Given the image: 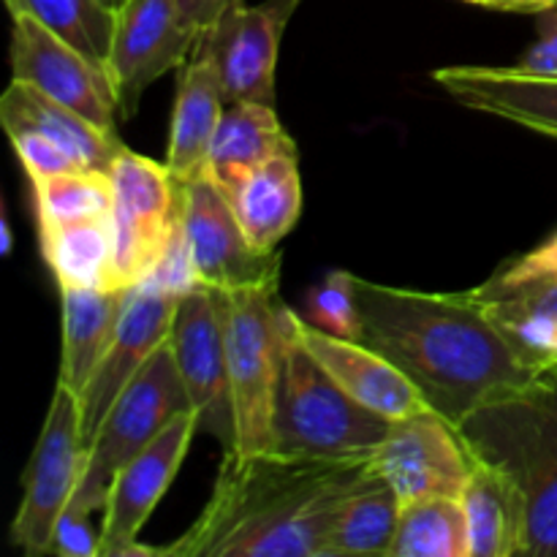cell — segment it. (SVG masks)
<instances>
[{
	"label": "cell",
	"instance_id": "5bb4252c",
	"mask_svg": "<svg viewBox=\"0 0 557 557\" xmlns=\"http://www.w3.org/2000/svg\"><path fill=\"white\" fill-rule=\"evenodd\" d=\"M302 0H264L237 5L218 25L201 33L212 54L228 103L256 101L275 107V69L281 38Z\"/></svg>",
	"mask_w": 557,
	"mask_h": 557
},
{
	"label": "cell",
	"instance_id": "277c9868",
	"mask_svg": "<svg viewBox=\"0 0 557 557\" xmlns=\"http://www.w3.org/2000/svg\"><path fill=\"white\" fill-rule=\"evenodd\" d=\"M292 308L286 310L283 362L277 379L275 449L305 457H359L373 455L386 438L392 422L354 400L313 354L299 343Z\"/></svg>",
	"mask_w": 557,
	"mask_h": 557
},
{
	"label": "cell",
	"instance_id": "1f68e13d",
	"mask_svg": "<svg viewBox=\"0 0 557 557\" xmlns=\"http://www.w3.org/2000/svg\"><path fill=\"white\" fill-rule=\"evenodd\" d=\"M96 511L69 500L54 522L47 555L60 557H101V528H92Z\"/></svg>",
	"mask_w": 557,
	"mask_h": 557
},
{
	"label": "cell",
	"instance_id": "6da1fadb",
	"mask_svg": "<svg viewBox=\"0 0 557 557\" xmlns=\"http://www.w3.org/2000/svg\"><path fill=\"white\" fill-rule=\"evenodd\" d=\"M373 455L226 451L210 500L166 557H321L337 515L375 479Z\"/></svg>",
	"mask_w": 557,
	"mask_h": 557
},
{
	"label": "cell",
	"instance_id": "ffe728a7",
	"mask_svg": "<svg viewBox=\"0 0 557 557\" xmlns=\"http://www.w3.org/2000/svg\"><path fill=\"white\" fill-rule=\"evenodd\" d=\"M0 123L5 134L11 131H38L54 145L63 147L79 169H98L109 172L114 158L125 150L117 131H107L90 123L74 109L63 107L54 98L44 96L25 82L11 79L0 98Z\"/></svg>",
	"mask_w": 557,
	"mask_h": 557
},
{
	"label": "cell",
	"instance_id": "d6a6232c",
	"mask_svg": "<svg viewBox=\"0 0 557 557\" xmlns=\"http://www.w3.org/2000/svg\"><path fill=\"white\" fill-rule=\"evenodd\" d=\"M9 139L16 158H20L22 169H25L27 177H30V183L79 169L63 147L54 145L52 139H47V136L38 134V131H11Z\"/></svg>",
	"mask_w": 557,
	"mask_h": 557
},
{
	"label": "cell",
	"instance_id": "d4e9b609",
	"mask_svg": "<svg viewBox=\"0 0 557 557\" xmlns=\"http://www.w3.org/2000/svg\"><path fill=\"white\" fill-rule=\"evenodd\" d=\"M234 215L256 250L272 253L288 237L302 212V180L297 150L261 163L232 196Z\"/></svg>",
	"mask_w": 557,
	"mask_h": 557
},
{
	"label": "cell",
	"instance_id": "9c48e42d",
	"mask_svg": "<svg viewBox=\"0 0 557 557\" xmlns=\"http://www.w3.org/2000/svg\"><path fill=\"white\" fill-rule=\"evenodd\" d=\"M373 468L400 504L422 498H460L473 471L466 435L433 408L392 422L375 446Z\"/></svg>",
	"mask_w": 557,
	"mask_h": 557
},
{
	"label": "cell",
	"instance_id": "52a82bcc",
	"mask_svg": "<svg viewBox=\"0 0 557 557\" xmlns=\"http://www.w3.org/2000/svg\"><path fill=\"white\" fill-rule=\"evenodd\" d=\"M112 177L114 288L147 281L183 226V183L166 163L125 147L109 166Z\"/></svg>",
	"mask_w": 557,
	"mask_h": 557
},
{
	"label": "cell",
	"instance_id": "e0dca14e",
	"mask_svg": "<svg viewBox=\"0 0 557 557\" xmlns=\"http://www.w3.org/2000/svg\"><path fill=\"white\" fill-rule=\"evenodd\" d=\"M433 79L460 107L557 139V74H531L520 65H446Z\"/></svg>",
	"mask_w": 557,
	"mask_h": 557
},
{
	"label": "cell",
	"instance_id": "8992f818",
	"mask_svg": "<svg viewBox=\"0 0 557 557\" xmlns=\"http://www.w3.org/2000/svg\"><path fill=\"white\" fill-rule=\"evenodd\" d=\"M190 408L188 389L180 375L172 343H163L134 381L120 392L114 406L103 417L101 428L85 449L79 482L71 500L90 511L107 509L109 487L125 462L134 460L145 446H150L180 413Z\"/></svg>",
	"mask_w": 557,
	"mask_h": 557
},
{
	"label": "cell",
	"instance_id": "f546056e",
	"mask_svg": "<svg viewBox=\"0 0 557 557\" xmlns=\"http://www.w3.org/2000/svg\"><path fill=\"white\" fill-rule=\"evenodd\" d=\"M33 201H36L38 234L82 221L112 218V177L98 169H74L36 180Z\"/></svg>",
	"mask_w": 557,
	"mask_h": 557
},
{
	"label": "cell",
	"instance_id": "ba28073f",
	"mask_svg": "<svg viewBox=\"0 0 557 557\" xmlns=\"http://www.w3.org/2000/svg\"><path fill=\"white\" fill-rule=\"evenodd\" d=\"M85 466L79 397L54 386L36 449L22 473V504L11 522V544L33 555H47L54 522L69 506Z\"/></svg>",
	"mask_w": 557,
	"mask_h": 557
},
{
	"label": "cell",
	"instance_id": "d6986e66",
	"mask_svg": "<svg viewBox=\"0 0 557 557\" xmlns=\"http://www.w3.org/2000/svg\"><path fill=\"white\" fill-rule=\"evenodd\" d=\"M226 107V92H223L212 54L199 41L196 52L183 65L172 128H169L166 166L180 183H188L205 172L207 156H210L212 139H215Z\"/></svg>",
	"mask_w": 557,
	"mask_h": 557
},
{
	"label": "cell",
	"instance_id": "7a4b0ae2",
	"mask_svg": "<svg viewBox=\"0 0 557 557\" xmlns=\"http://www.w3.org/2000/svg\"><path fill=\"white\" fill-rule=\"evenodd\" d=\"M357 299L362 343L400 368L428 406L457 428L542 379L517 357L473 292H413L357 277Z\"/></svg>",
	"mask_w": 557,
	"mask_h": 557
},
{
	"label": "cell",
	"instance_id": "e575fe53",
	"mask_svg": "<svg viewBox=\"0 0 557 557\" xmlns=\"http://www.w3.org/2000/svg\"><path fill=\"white\" fill-rule=\"evenodd\" d=\"M539 38L520 58V69L531 74H557V9L536 14Z\"/></svg>",
	"mask_w": 557,
	"mask_h": 557
},
{
	"label": "cell",
	"instance_id": "ac0fdd59",
	"mask_svg": "<svg viewBox=\"0 0 557 557\" xmlns=\"http://www.w3.org/2000/svg\"><path fill=\"white\" fill-rule=\"evenodd\" d=\"M294 326H297L299 343L313 354L315 362L354 400L362 403L379 417L397 422V419H406L430 408L422 392L408 381V375L400 368H395L389 359L381 357L375 348H370L368 343L348 341V337H337L332 332L319 330L299 313L294 319Z\"/></svg>",
	"mask_w": 557,
	"mask_h": 557
},
{
	"label": "cell",
	"instance_id": "4fadbf2b",
	"mask_svg": "<svg viewBox=\"0 0 557 557\" xmlns=\"http://www.w3.org/2000/svg\"><path fill=\"white\" fill-rule=\"evenodd\" d=\"M201 33L180 11L177 0H128L117 11L107 71L120 98V114L131 117L152 82L183 69Z\"/></svg>",
	"mask_w": 557,
	"mask_h": 557
},
{
	"label": "cell",
	"instance_id": "7402d4cb",
	"mask_svg": "<svg viewBox=\"0 0 557 557\" xmlns=\"http://www.w3.org/2000/svg\"><path fill=\"white\" fill-rule=\"evenodd\" d=\"M476 299L517 357L536 373H557V281L479 286Z\"/></svg>",
	"mask_w": 557,
	"mask_h": 557
},
{
	"label": "cell",
	"instance_id": "74e56055",
	"mask_svg": "<svg viewBox=\"0 0 557 557\" xmlns=\"http://www.w3.org/2000/svg\"><path fill=\"white\" fill-rule=\"evenodd\" d=\"M462 3H473V5H487V9H495L498 0H462Z\"/></svg>",
	"mask_w": 557,
	"mask_h": 557
},
{
	"label": "cell",
	"instance_id": "603a6c76",
	"mask_svg": "<svg viewBox=\"0 0 557 557\" xmlns=\"http://www.w3.org/2000/svg\"><path fill=\"white\" fill-rule=\"evenodd\" d=\"M128 299V288H60V379L58 384L74 392H85L101 364L120 313Z\"/></svg>",
	"mask_w": 557,
	"mask_h": 557
},
{
	"label": "cell",
	"instance_id": "83f0119b",
	"mask_svg": "<svg viewBox=\"0 0 557 557\" xmlns=\"http://www.w3.org/2000/svg\"><path fill=\"white\" fill-rule=\"evenodd\" d=\"M392 557H471L462 500L422 498L403 504Z\"/></svg>",
	"mask_w": 557,
	"mask_h": 557
},
{
	"label": "cell",
	"instance_id": "cb8c5ba5",
	"mask_svg": "<svg viewBox=\"0 0 557 557\" xmlns=\"http://www.w3.org/2000/svg\"><path fill=\"white\" fill-rule=\"evenodd\" d=\"M468 517L471 557H515L525 553V498L504 468L473 457V471L460 495Z\"/></svg>",
	"mask_w": 557,
	"mask_h": 557
},
{
	"label": "cell",
	"instance_id": "3957f363",
	"mask_svg": "<svg viewBox=\"0 0 557 557\" xmlns=\"http://www.w3.org/2000/svg\"><path fill=\"white\" fill-rule=\"evenodd\" d=\"M473 457L504 468L525 498V553L557 557V373L460 424Z\"/></svg>",
	"mask_w": 557,
	"mask_h": 557
},
{
	"label": "cell",
	"instance_id": "f1b7e54d",
	"mask_svg": "<svg viewBox=\"0 0 557 557\" xmlns=\"http://www.w3.org/2000/svg\"><path fill=\"white\" fill-rule=\"evenodd\" d=\"M11 16H30L107 69L117 11L103 0H5Z\"/></svg>",
	"mask_w": 557,
	"mask_h": 557
},
{
	"label": "cell",
	"instance_id": "7c38bea8",
	"mask_svg": "<svg viewBox=\"0 0 557 557\" xmlns=\"http://www.w3.org/2000/svg\"><path fill=\"white\" fill-rule=\"evenodd\" d=\"M11 74L16 82L36 87L44 96L74 109L90 123L117 131L114 120L120 98L101 63L87 58L69 41L30 16H11Z\"/></svg>",
	"mask_w": 557,
	"mask_h": 557
},
{
	"label": "cell",
	"instance_id": "5b68a950",
	"mask_svg": "<svg viewBox=\"0 0 557 557\" xmlns=\"http://www.w3.org/2000/svg\"><path fill=\"white\" fill-rule=\"evenodd\" d=\"M223 332H226L228 381H232L234 451L275 449L272 417H275L277 379L283 362L286 310L277 286L239 288L221 294Z\"/></svg>",
	"mask_w": 557,
	"mask_h": 557
},
{
	"label": "cell",
	"instance_id": "4dcf8cb0",
	"mask_svg": "<svg viewBox=\"0 0 557 557\" xmlns=\"http://www.w3.org/2000/svg\"><path fill=\"white\" fill-rule=\"evenodd\" d=\"M305 321L348 341H362V313L357 299V275L335 270L321 277L305 299Z\"/></svg>",
	"mask_w": 557,
	"mask_h": 557
},
{
	"label": "cell",
	"instance_id": "9a60e30c",
	"mask_svg": "<svg viewBox=\"0 0 557 557\" xmlns=\"http://www.w3.org/2000/svg\"><path fill=\"white\" fill-rule=\"evenodd\" d=\"M177 305V297L158 292L147 283L128 288L117 332H114L92 379L87 381L85 392L79 395L82 446L85 449L90 446L92 435L101 428L103 417L114 406L120 392L139 375L147 359L169 341Z\"/></svg>",
	"mask_w": 557,
	"mask_h": 557
},
{
	"label": "cell",
	"instance_id": "2e32d148",
	"mask_svg": "<svg viewBox=\"0 0 557 557\" xmlns=\"http://www.w3.org/2000/svg\"><path fill=\"white\" fill-rule=\"evenodd\" d=\"M196 433V413H180L150 446L120 468L103 509L101 557H117L128 544L139 542L141 528L177 476Z\"/></svg>",
	"mask_w": 557,
	"mask_h": 557
},
{
	"label": "cell",
	"instance_id": "d590c367",
	"mask_svg": "<svg viewBox=\"0 0 557 557\" xmlns=\"http://www.w3.org/2000/svg\"><path fill=\"white\" fill-rule=\"evenodd\" d=\"M177 3L185 20H188L196 30L205 33L210 30L212 25H218L228 11L243 5L245 0H177Z\"/></svg>",
	"mask_w": 557,
	"mask_h": 557
},
{
	"label": "cell",
	"instance_id": "4316f807",
	"mask_svg": "<svg viewBox=\"0 0 557 557\" xmlns=\"http://www.w3.org/2000/svg\"><path fill=\"white\" fill-rule=\"evenodd\" d=\"M400 498L381 476L359 487L337 515L321 557H392L400 522Z\"/></svg>",
	"mask_w": 557,
	"mask_h": 557
},
{
	"label": "cell",
	"instance_id": "836d02e7",
	"mask_svg": "<svg viewBox=\"0 0 557 557\" xmlns=\"http://www.w3.org/2000/svg\"><path fill=\"white\" fill-rule=\"evenodd\" d=\"M539 281H557V232L549 239H544L539 248L528 250L525 256L500 267L487 283H493V286H522V283Z\"/></svg>",
	"mask_w": 557,
	"mask_h": 557
},
{
	"label": "cell",
	"instance_id": "30bf717a",
	"mask_svg": "<svg viewBox=\"0 0 557 557\" xmlns=\"http://www.w3.org/2000/svg\"><path fill=\"white\" fill-rule=\"evenodd\" d=\"M183 232L205 288L226 294L281 283V253H261L250 245L232 201L205 174L183 183Z\"/></svg>",
	"mask_w": 557,
	"mask_h": 557
},
{
	"label": "cell",
	"instance_id": "f35d334b",
	"mask_svg": "<svg viewBox=\"0 0 557 557\" xmlns=\"http://www.w3.org/2000/svg\"><path fill=\"white\" fill-rule=\"evenodd\" d=\"M103 3H107V5H109V9L120 11V9H123V5H125V3H128V0H103Z\"/></svg>",
	"mask_w": 557,
	"mask_h": 557
},
{
	"label": "cell",
	"instance_id": "484cf974",
	"mask_svg": "<svg viewBox=\"0 0 557 557\" xmlns=\"http://www.w3.org/2000/svg\"><path fill=\"white\" fill-rule=\"evenodd\" d=\"M41 256L58 288H114L112 218L41 232Z\"/></svg>",
	"mask_w": 557,
	"mask_h": 557
},
{
	"label": "cell",
	"instance_id": "44dd1931",
	"mask_svg": "<svg viewBox=\"0 0 557 557\" xmlns=\"http://www.w3.org/2000/svg\"><path fill=\"white\" fill-rule=\"evenodd\" d=\"M297 150L272 103H228L207 156L205 177L232 201L239 185L270 158Z\"/></svg>",
	"mask_w": 557,
	"mask_h": 557
},
{
	"label": "cell",
	"instance_id": "8d00e7d4",
	"mask_svg": "<svg viewBox=\"0 0 557 557\" xmlns=\"http://www.w3.org/2000/svg\"><path fill=\"white\" fill-rule=\"evenodd\" d=\"M495 9L509 11V14H542V11L557 9V0H498Z\"/></svg>",
	"mask_w": 557,
	"mask_h": 557
},
{
	"label": "cell",
	"instance_id": "8fae6325",
	"mask_svg": "<svg viewBox=\"0 0 557 557\" xmlns=\"http://www.w3.org/2000/svg\"><path fill=\"white\" fill-rule=\"evenodd\" d=\"M169 343L177 357L199 433L212 435L221 441L223 449L234 451L237 424H234L226 332H223V308L218 292L201 286L180 299Z\"/></svg>",
	"mask_w": 557,
	"mask_h": 557
}]
</instances>
